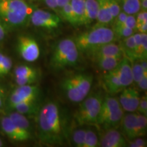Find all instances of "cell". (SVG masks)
<instances>
[{
  "label": "cell",
  "instance_id": "1",
  "mask_svg": "<svg viewBox=\"0 0 147 147\" xmlns=\"http://www.w3.org/2000/svg\"><path fill=\"white\" fill-rule=\"evenodd\" d=\"M37 117L40 140L51 146L63 144L66 138L65 124L58 104L47 102L40 108Z\"/></svg>",
  "mask_w": 147,
  "mask_h": 147
},
{
  "label": "cell",
  "instance_id": "2",
  "mask_svg": "<svg viewBox=\"0 0 147 147\" xmlns=\"http://www.w3.org/2000/svg\"><path fill=\"white\" fill-rule=\"evenodd\" d=\"M34 9L24 0H0V23L4 28H15L26 23Z\"/></svg>",
  "mask_w": 147,
  "mask_h": 147
},
{
  "label": "cell",
  "instance_id": "3",
  "mask_svg": "<svg viewBox=\"0 0 147 147\" xmlns=\"http://www.w3.org/2000/svg\"><path fill=\"white\" fill-rule=\"evenodd\" d=\"M113 30L106 26L95 27L89 32L78 35L74 40L78 51L86 53L104 44L115 42Z\"/></svg>",
  "mask_w": 147,
  "mask_h": 147
},
{
  "label": "cell",
  "instance_id": "4",
  "mask_svg": "<svg viewBox=\"0 0 147 147\" xmlns=\"http://www.w3.org/2000/svg\"><path fill=\"white\" fill-rule=\"evenodd\" d=\"M93 78L91 74H78L64 79L61 84L67 98L74 103H80L91 91Z\"/></svg>",
  "mask_w": 147,
  "mask_h": 147
},
{
  "label": "cell",
  "instance_id": "5",
  "mask_svg": "<svg viewBox=\"0 0 147 147\" xmlns=\"http://www.w3.org/2000/svg\"><path fill=\"white\" fill-rule=\"evenodd\" d=\"M79 57V51L74 40L63 39L55 47L50 64L51 67L58 71L65 67L74 66Z\"/></svg>",
  "mask_w": 147,
  "mask_h": 147
},
{
  "label": "cell",
  "instance_id": "6",
  "mask_svg": "<svg viewBox=\"0 0 147 147\" xmlns=\"http://www.w3.org/2000/svg\"><path fill=\"white\" fill-rule=\"evenodd\" d=\"M103 99L100 95H93L82 101L75 114V119L79 125H96Z\"/></svg>",
  "mask_w": 147,
  "mask_h": 147
},
{
  "label": "cell",
  "instance_id": "7",
  "mask_svg": "<svg viewBox=\"0 0 147 147\" xmlns=\"http://www.w3.org/2000/svg\"><path fill=\"white\" fill-rule=\"evenodd\" d=\"M17 49L21 57L26 61H36L40 57L39 45L38 42L31 37L25 36L18 37Z\"/></svg>",
  "mask_w": 147,
  "mask_h": 147
},
{
  "label": "cell",
  "instance_id": "8",
  "mask_svg": "<svg viewBox=\"0 0 147 147\" xmlns=\"http://www.w3.org/2000/svg\"><path fill=\"white\" fill-rule=\"evenodd\" d=\"M29 18L33 25L47 29L58 28L61 23L59 16L57 14L40 9L33 10Z\"/></svg>",
  "mask_w": 147,
  "mask_h": 147
},
{
  "label": "cell",
  "instance_id": "9",
  "mask_svg": "<svg viewBox=\"0 0 147 147\" xmlns=\"http://www.w3.org/2000/svg\"><path fill=\"white\" fill-rule=\"evenodd\" d=\"M39 94V88L32 84L18 86L14 90L9 99V108L12 109L14 106L25 101L36 100Z\"/></svg>",
  "mask_w": 147,
  "mask_h": 147
},
{
  "label": "cell",
  "instance_id": "10",
  "mask_svg": "<svg viewBox=\"0 0 147 147\" xmlns=\"http://www.w3.org/2000/svg\"><path fill=\"white\" fill-rule=\"evenodd\" d=\"M1 130L9 138L15 142H24L31 138V132L18 127L8 117L1 119L0 122Z\"/></svg>",
  "mask_w": 147,
  "mask_h": 147
},
{
  "label": "cell",
  "instance_id": "11",
  "mask_svg": "<svg viewBox=\"0 0 147 147\" xmlns=\"http://www.w3.org/2000/svg\"><path fill=\"white\" fill-rule=\"evenodd\" d=\"M92 61L97 60V59L106 57H123L122 51L119 45H116L113 42L104 44L100 47L91 49L85 53Z\"/></svg>",
  "mask_w": 147,
  "mask_h": 147
},
{
  "label": "cell",
  "instance_id": "12",
  "mask_svg": "<svg viewBox=\"0 0 147 147\" xmlns=\"http://www.w3.org/2000/svg\"><path fill=\"white\" fill-rule=\"evenodd\" d=\"M140 99V97L138 90L129 86L121 91L119 102L121 107L125 111L134 113L137 110Z\"/></svg>",
  "mask_w": 147,
  "mask_h": 147
},
{
  "label": "cell",
  "instance_id": "13",
  "mask_svg": "<svg viewBox=\"0 0 147 147\" xmlns=\"http://www.w3.org/2000/svg\"><path fill=\"white\" fill-rule=\"evenodd\" d=\"M99 144L103 147H124L127 144L119 131L115 129H108L102 136Z\"/></svg>",
  "mask_w": 147,
  "mask_h": 147
},
{
  "label": "cell",
  "instance_id": "14",
  "mask_svg": "<svg viewBox=\"0 0 147 147\" xmlns=\"http://www.w3.org/2000/svg\"><path fill=\"white\" fill-rule=\"evenodd\" d=\"M115 69L121 84L124 88L129 87L133 83L131 62L127 58L123 57L121 59L119 65Z\"/></svg>",
  "mask_w": 147,
  "mask_h": 147
},
{
  "label": "cell",
  "instance_id": "15",
  "mask_svg": "<svg viewBox=\"0 0 147 147\" xmlns=\"http://www.w3.org/2000/svg\"><path fill=\"white\" fill-rule=\"evenodd\" d=\"M103 86L110 94L118 93L124 89L119 80L115 69L106 71L103 77Z\"/></svg>",
  "mask_w": 147,
  "mask_h": 147
},
{
  "label": "cell",
  "instance_id": "16",
  "mask_svg": "<svg viewBox=\"0 0 147 147\" xmlns=\"http://www.w3.org/2000/svg\"><path fill=\"white\" fill-rule=\"evenodd\" d=\"M124 115V110L120 107L114 110L109 115L106 116L104 119L97 123V125L102 126L104 129H115L121 124V120Z\"/></svg>",
  "mask_w": 147,
  "mask_h": 147
},
{
  "label": "cell",
  "instance_id": "17",
  "mask_svg": "<svg viewBox=\"0 0 147 147\" xmlns=\"http://www.w3.org/2000/svg\"><path fill=\"white\" fill-rule=\"evenodd\" d=\"M99 5L98 14H97V23L95 27L106 26L113 22L114 18L110 12L106 0H97Z\"/></svg>",
  "mask_w": 147,
  "mask_h": 147
},
{
  "label": "cell",
  "instance_id": "18",
  "mask_svg": "<svg viewBox=\"0 0 147 147\" xmlns=\"http://www.w3.org/2000/svg\"><path fill=\"white\" fill-rule=\"evenodd\" d=\"M138 113H129L124 115L121 122L123 132L129 140L134 139V133L137 121Z\"/></svg>",
  "mask_w": 147,
  "mask_h": 147
},
{
  "label": "cell",
  "instance_id": "19",
  "mask_svg": "<svg viewBox=\"0 0 147 147\" xmlns=\"http://www.w3.org/2000/svg\"><path fill=\"white\" fill-rule=\"evenodd\" d=\"M120 104H119V100L117 98L113 97H106L104 100H102V105H101V108L99 113L98 117L97 119V123L103 119L106 116L109 115L114 110L118 109L120 108Z\"/></svg>",
  "mask_w": 147,
  "mask_h": 147
},
{
  "label": "cell",
  "instance_id": "20",
  "mask_svg": "<svg viewBox=\"0 0 147 147\" xmlns=\"http://www.w3.org/2000/svg\"><path fill=\"white\" fill-rule=\"evenodd\" d=\"M120 47L122 51L123 57L127 58L131 62H134L135 61H138L136 54V47L135 42H134V34L131 36L123 39L121 42Z\"/></svg>",
  "mask_w": 147,
  "mask_h": 147
},
{
  "label": "cell",
  "instance_id": "21",
  "mask_svg": "<svg viewBox=\"0 0 147 147\" xmlns=\"http://www.w3.org/2000/svg\"><path fill=\"white\" fill-rule=\"evenodd\" d=\"M12 109L24 115H33L36 114L38 115L40 107L36 99L19 103L14 106Z\"/></svg>",
  "mask_w": 147,
  "mask_h": 147
},
{
  "label": "cell",
  "instance_id": "22",
  "mask_svg": "<svg viewBox=\"0 0 147 147\" xmlns=\"http://www.w3.org/2000/svg\"><path fill=\"white\" fill-rule=\"evenodd\" d=\"M70 3L76 18L77 26L85 25V0H71Z\"/></svg>",
  "mask_w": 147,
  "mask_h": 147
},
{
  "label": "cell",
  "instance_id": "23",
  "mask_svg": "<svg viewBox=\"0 0 147 147\" xmlns=\"http://www.w3.org/2000/svg\"><path fill=\"white\" fill-rule=\"evenodd\" d=\"M122 58L115 57H106L97 59V60L94 61V62L100 67V69L108 71L115 69L119 65Z\"/></svg>",
  "mask_w": 147,
  "mask_h": 147
},
{
  "label": "cell",
  "instance_id": "24",
  "mask_svg": "<svg viewBox=\"0 0 147 147\" xmlns=\"http://www.w3.org/2000/svg\"><path fill=\"white\" fill-rule=\"evenodd\" d=\"M98 8L97 0H85L86 25H89L97 19Z\"/></svg>",
  "mask_w": 147,
  "mask_h": 147
},
{
  "label": "cell",
  "instance_id": "25",
  "mask_svg": "<svg viewBox=\"0 0 147 147\" xmlns=\"http://www.w3.org/2000/svg\"><path fill=\"white\" fill-rule=\"evenodd\" d=\"M123 11L127 14H136L140 8V0H117Z\"/></svg>",
  "mask_w": 147,
  "mask_h": 147
},
{
  "label": "cell",
  "instance_id": "26",
  "mask_svg": "<svg viewBox=\"0 0 147 147\" xmlns=\"http://www.w3.org/2000/svg\"><path fill=\"white\" fill-rule=\"evenodd\" d=\"M8 117L18 127L25 131H30V123L25 115L18 112H14V113H10Z\"/></svg>",
  "mask_w": 147,
  "mask_h": 147
},
{
  "label": "cell",
  "instance_id": "27",
  "mask_svg": "<svg viewBox=\"0 0 147 147\" xmlns=\"http://www.w3.org/2000/svg\"><path fill=\"white\" fill-rule=\"evenodd\" d=\"M147 119L146 117L138 113L137 121L135 130L134 133V138L138 137H142L146 134Z\"/></svg>",
  "mask_w": 147,
  "mask_h": 147
},
{
  "label": "cell",
  "instance_id": "28",
  "mask_svg": "<svg viewBox=\"0 0 147 147\" xmlns=\"http://www.w3.org/2000/svg\"><path fill=\"white\" fill-rule=\"evenodd\" d=\"M59 13L61 14L62 18L64 20H65L66 21L69 22L74 26H77L76 18H75V16L74 14L70 2L66 3L63 7L59 9Z\"/></svg>",
  "mask_w": 147,
  "mask_h": 147
},
{
  "label": "cell",
  "instance_id": "29",
  "mask_svg": "<svg viewBox=\"0 0 147 147\" xmlns=\"http://www.w3.org/2000/svg\"><path fill=\"white\" fill-rule=\"evenodd\" d=\"M36 70L32 67L27 65H18L14 69L15 77H36L37 78Z\"/></svg>",
  "mask_w": 147,
  "mask_h": 147
},
{
  "label": "cell",
  "instance_id": "30",
  "mask_svg": "<svg viewBox=\"0 0 147 147\" xmlns=\"http://www.w3.org/2000/svg\"><path fill=\"white\" fill-rule=\"evenodd\" d=\"M98 137L94 131L92 129H86V135L84 138L83 147H96L99 146Z\"/></svg>",
  "mask_w": 147,
  "mask_h": 147
},
{
  "label": "cell",
  "instance_id": "31",
  "mask_svg": "<svg viewBox=\"0 0 147 147\" xmlns=\"http://www.w3.org/2000/svg\"><path fill=\"white\" fill-rule=\"evenodd\" d=\"M113 30L115 33L116 39L117 38V39H124V38L131 36L134 34V29L129 28L125 25L113 27Z\"/></svg>",
  "mask_w": 147,
  "mask_h": 147
},
{
  "label": "cell",
  "instance_id": "32",
  "mask_svg": "<svg viewBox=\"0 0 147 147\" xmlns=\"http://www.w3.org/2000/svg\"><path fill=\"white\" fill-rule=\"evenodd\" d=\"M131 69L133 80L136 83H138L140 80V79L144 76V75L147 74V73H145L143 70V68L140 63V61L136 62L135 61L131 62Z\"/></svg>",
  "mask_w": 147,
  "mask_h": 147
},
{
  "label": "cell",
  "instance_id": "33",
  "mask_svg": "<svg viewBox=\"0 0 147 147\" xmlns=\"http://www.w3.org/2000/svg\"><path fill=\"white\" fill-rule=\"evenodd\" d=\"M86 129H79L73 132L72 140L75 146L77 147H83Z\"/></svg>",
  "mask_w": 147,
  "mask_h": 147
},
{
  "label": "cell",
  "instance_id": "34",
  "mask_svg": "<svg viewBox=\"0 0 147 147\" xmlns=\"http://www.w3.org/2000/svg\"><path fill=\"white\" fill-rule=\"evenodd\" d=\"M141 34V43L140 46L138 54V59H146L147 57V34Z\"/></svg>",
  "mask_w": 147,
  "mask_h": 147
},
{
  "label": "cell",
  "instance_id": "35",
  "mask_svg": "<svg viewBox=\"0 0 147 147\" xmlns=\"http://www.w3.org/2000/svg\"><path fill=\"white\" fill-rule=\"evenodd\" d=\"M12 68V61L9 57L5 55L1 63H0V76H4L8 74Z\"/></svg>",
  "mask_w": 147,
  "mask_h": 147
},
{
  "label": "cell",
  "instance_id": "36",
  "mask_svg": "<svg viewBox=\"0 0 147 147\" xmlns=\"http://www.w3.org/2000/svg\"><path fill=\"white\" fill-rule=\"evenodd\" d=\"M106 2L108 3L113 17L115 19L119 14V12H121V7L119 5V3L117 0H106Z\"/></svg>",
  "mask_w": 147,
  "mask_h": 147
},
{
  "label": "cell",
  "instance_id": "37",
  "mask_svg": "<svg viewBox=\"0 0 147 147\" xmlns=\"http://www.w3.org/2000/svg\"><path fill=\"white\" fill-rule=\"evenodd\" d=\"M136 111L138 112L139 114L147 116V97L146 95H144L140 99L138 106Z\"/></svg>",
  "mask_w": 147,
  "mask_h": 147
},
{
  "label": "cell",
  "instance_id": "38",
  "mask_svg": "<svg viewBox=\"0 0 147 147\" xmlns=\"http://www.w3.org/2000/svg\"><path fill=\"white\" fill-rule=\"evenodd\" d=\"M36 79V77H15V81L18 86L26 85L34 83Z\"/></svg>",
  "mask_w": 147,
  "mask_h": 147
},
{
  "label": "cell",
  "instance_id": "39",
  "mask_svg": "<svg viewBox=\"0 0 147 147\" xmlns=\"http://www.w3.org/2000/svg\"><path fill=\"white\" fill-rule=\"evenodd\" d=\"M123 25L135 30L136 27V20L135 16L134 14H127L125 21Z\"/></svg>",
  "mask_w": 147,
  "mask_h": 147
},
{
  "label": "cell",
  "instance_id": "40",
  "mask_svg": "<svg viewBox=\"0 0 147 147\" xmlns=\"http://www.w3.org/2000/svg\"><path fill=\"white\" fill-rule=\"evenodd\" d=\"M127 14L125 12H124L123 11V12H120L119 14L117 15V17H116L115 19H114V27H119L123 25L125 21V19L127 18Z\"/></svg>",
  "mask_w": 147,
  "mask_h": 147
},
{
  "label": "cell",
  "instance_id": "41",
  "mask_svg": "<svg viewBox=\"0 0 147 147\" xmlns=\"http://www.w3.org/2000/svg\"><path fill=\"white\" fill-rule=\"evenodd\" d=\"M129 143V146L131 147H145L146 146V142L144 139L141 138V137H138L136 138L130 140Z\"/></svg>",
  "mask_w": 147,
  "mask_h": 147
},
{
  "label": "cell",
  "instance_id": "42",
  "mask_svg": "<svg viewBox=\"0 0 147 147\" xmlns=\"http://www.w3.org/2000/svg\"><path fill=\"white\" fill-rule=\"evenodd\" d=\"M136 20V25L142 22L147 21V10H140L137 13Z\"/></svg>",
  "mask_w": 147,
  "mask_h": 147
},
{
  "label": "cell",
  "instance_id": "43",
  "mask_svg": "<svg viewBox=\"0 0 147 147\" xmlns=\"http://www.w3.org/2000/svg\"><path fill=\"white\" fill-rule=\"evenodd\" d=\"M46 5L49 7V8L52 9L55 12H59V8L57 5V0H44Z\"/></svg>",
  "mask_w": 147,
  "mask_h": 147
},
{
  "label": "cell",
  "instance_id": "44",
  "mask_svg": "<svg viewBox=\"0 0 147 147\" xmlns=\"http://www.w3.org/2000/svg\"><path fill=\"white\" fill-rule=\"evenodd\" d=\"M138 87L142 91H146L147 89V74L144 75V76L140 79V80L138 82Z\"/></svg>",
  "mask_w": 147,
  "mask_h": 147
},
{
  "label": "cell",
  "instance_id": "45",
  "mask_svg": "<svg viewBox=\"0 0 147 147\" xmlns=\"http://www.w3.org/2000/svg\"><path fill=\"white\" fill-rule=\"evenodd\" d=\"M136 29L142 34H146L147 32V21L142 22V23L138 24L136 27Z\"/></svg>",
  "mask_w": 147,
  "mask_h": 147
},
{
  "label": "cell",
  "instance_id": "46",
  "mask_svg": "<svg viewBox=\"0 0 147 147\" xmlns=\"http://www.w3.org/2000/svg\"><path fill=\"white\" fill-rule=\"evenodd\" d=\"M5 37V29L0 23V42H1Z\"/></svg>",
  "mask_w": 147,
  "mask_h": 147
},
{
  "label": "cell",
  "instance_id": "47",
  "mask_svg": "<svg viewBox=\"0 0 147 147\" xmlns=\"http://www.w3.org/2000/svg\"><path fill=\"white\" fill-rule=\"evenodd\" d=\"M70 1L71 0H57L59 9L61 8V7H63L64 5L66 4V3L70 2Z\"/></svg>",
  "mask_w": 147,
  "mask_h": 147
},
{
  "label": "cell",
  "instance_id": "48",
  "mask_svg": "<svg viewBox=\"0 0 147 147\" xmlns=\"http://www.w3.org/2000/svg\"><path fill=\"white\" fill-rule=\"evenodd\" d=\"M140 8L142 10H147V0H140Z\"/></svg>",
  "mask_w": 147,
  "mask_h": 147
},
{
  "label": "cell",
  "instance_id": "49",
  "mask_svg": "<svg viewBox=\"0 0 147 147\" xmlns=\"http://www.w3.org/2000/svg\"><path fill=\"white\" fill-rule=\"evenodd\" d=\"M3 97H4V93L2 88L0 87V108L2 107L3 103Z\"/></svg>",
  "mask_w": 147,
  "mask_h": 147
},
{
  "label": "cell",
  "instance_id": "50",
  "mask_svg": "<svg viewBox=\"0 0 147 147\" xmlns=\"http://www.w3.org/2000/svg\"><path fill=\"white\" fill-rule=\"evenodd\" d=\"M5 55L3 54V53H2L1 52H0V63H1V61H2L3 59H4Z\"/></svg>",
  "mask_w": 147,
  "mask_h": 147
},
{
  "label": "cell",
  "instance_id": "51",
  "mask_svg": "<svg viewBox=\"0 0 147 147\" xmlns=\"http://www.w3.org/2000/svg\"><path fill=\"white\" fill-rule=\"evenodd\" d=\"M2 146H3V142H2V141H1V138H0V147Z\"/></svg>",
  "mask_w": 147,
  "mask_h": 147
}]
</instances>
